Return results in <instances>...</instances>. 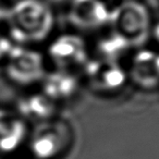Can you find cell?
Listing matches in <instances>:
<instances>
[{"mask_svg":"<svg viewBox=\"0 0 159 159\" xmlns=\"http://www.w3.org/2000/svg\"><path fill=\"white\" fill-rule=\"evenodd\" d=\"M8 73L14 82L21 85L42 82L46 74L44 57L38 51L27 48L10 50Z\"/></svg>","mask_w":159,"mask_h":159,"instance_id":"cell-5","label":"cell"},{"mask_svg":"<svg viewBox=\"0 0 159 159\" xmlns=\"http://www.w3.org/2000/svg\"><path fill=\"white\" fill-rule=\"evenodd\" d=\"M73 133L70 124L57 118L39 122L31 139V152L35 159H57L68 150Z\"/></svg>","mask_w":159,"mask_h":159,"instance_id":"cell-2","label":"cell"},{"mask_svg":"<svg viewBox=\"0 0 159 159\" xmlns=\"http://www.w3.org/2000/svg\"><path fill=\"white\" fill-rule=\"evenodd\" d=\"M130 75L136 84L152 89L159 84V55L152 51H143L135 56Z\"/></svg>","mask_w":159,"mask_h":159,"instance_id":"cell-8","label":"cell"},{"mask_svg":"<svg viewBox=\"0 0 159 159\" xmlns=\"http://www.w3.org/2000/svg\"><path fill=\"white\" fill-rule=\"evenodd\" d=\"M110 21L115 27V34L129 46L142 45L147 38L150 30V16L143 5L129 0L122 3L113 13Z\"/></svg>","mask_w":159,"mask_h":159,"instance_id":"cell-3","label":"cell"},{"mask_svg":"<svg viewBox=\"0 0 159 159\" xmlns=\"http://www.w3.org/2000/svg\"><path fill=\"white\" fill-rule=\"evenodd\" d=\"M85 79L93 89L102 93H112L121 89L126 83L129 73L118 61L107 59L89 60L84 64Z\"/></svg>","mask_w":159,"mask_h":159,"instance_id":"cell-4","label":"cell"},{"mask_svg":"<svg viewBox=\"0 0 159 159\" xmlns=\"http://www.w3.org/2000/svg\"><path fill=\"white\" fill-rule=\"evenodd\" d=\"M20 108L23 116L39 123L55 118L57 102L47 97L44 93H37L25 97L21 102Z\"/></svg>","mask_w":159,"mask_h":159,"instance_id":"cell-9","label":"cell"},{"mask_svg":"<svg viewBox=\"0 0 159 159\" xmlns=\"http://www.w3.org/2000/svg\"><path fill=\"white\" fill-rule=\"evenodd\" d=\"M48 56L57 69L71 71L75 66H84L89 61L87 47L83 38L71 34L56 38L49 46Z\"/></svg>","mask_w":159,"mask_h":159,"instance_id":"cell-6","label":"cell"},{"mask_svg":"<svg viewBox=\"0 0 159 159\" xmlns=\"http://www.w3.org/2000/svg\"><path fill=\"white\" fill-rule=\"evenodd\" d=\"M43 92L55 102L74 97L80 89V80L71 70L56 69L42 80Z\"/></svg>","mask_w":159,"mask_h":159,"instance_id":"cell-7","label":"cell"},{"mask_svg":"<svg viewBox=\"0 0 159 159\" xmlns=\"http://www.w3.org/2000/svg\"><path fill=\"white\" fill-rule=\"evenodd\" d=\"M7 19L13 37L26 44L45 40L55 25L52 10L44 0H19Z\"/></svg>","mask_w":159,"mask_h":159,"instance_id":"cell-1","label":"cell"}]
</instances>
